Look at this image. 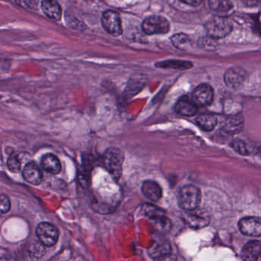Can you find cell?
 <instances>
[{
    "label": "cell",
    "mask_w": 261,
    "mask_h": 261,
    "mask_svg": "<svg viewBox=\"0 0 261 261\" xmlns=\"http://www.w3.org/2000/svg\"><path fill=\"white\" fill-rule=\"evenodd\" d=\"M103 165L115 181H118L123 172L124 155L118 148L111 147L107 149L103 155Z\"/></svg>",
    "instance_id": "1"
},
{
    "label": "cell",
    "mask_w": 261,
    "mask_h": 261,
    "mask_svg": "<svg viewBox=\"0 0 261 261\" xmlns=\"http://www.w3.org/2000/svg\"><path fill=\"white\" fill-rule=\"evenodd\" d=\"M204 28L208 37L218 40L228 36L233 30V25L227 17L218 16L207 20Z\"/></svg>",
    "instance_id": "2"
},
{
    "label": "cell",
    "mask_w": 261,
    "mask_h": 261,
    "mask_svg": "<svg viewBox=\"0 0 261 261\" xmlns=\"http://www.w3.org/2000/svg\"><path fill=\"white\" fill-rule=\"evenodd\" d=\"M201 201V192L196 186L187 185L183 186L178 192V203L183 210L191 212L198 207Z\"/></svg>",
    "instance_id": "3"
},
{
    "label": "cell",
    "mask_w": 261,
    "mask_h": 261,
    "mask_svg": "<svg viewBox=\"0 0 261 261\" xmlns=\"http://www.w3.org/2000/svg\"><path fill=\"white\" fill-rule=\"evenodd\" d=\"M169 28V21L161 16H149L142 24V30L147 35L166 34Z\"/></svg>",
    "instance_id": "4"
},
{
    "label": "cell",
    "mask_w": 261,
    "mask_h": 261,
    "mask_svg": "<svg viewBox=\"0 0 261 261\" xmlns=\"http://www.w3.org/2000/svg\"><path fill=\"white\" fill-rule=\"evenodd\" d=\"M36 235L40 242L47 247L54 246L58 242L59 231L56 226L48 222H42L36 228Z\"/></svg>",
    "instance_id": "5"
},
{
    "label": "cell",
    "mask_w": 261,
    "mask_h": 261,
    "mask_svg": "<svg viewBox=\"0 0 261 261\" xmlns=\"http://www.w3.org/2000/svg\"><path fill=\"white\" fill-rule=\"evenodd\" d=\"M101 22L107 33L114 37L120 36L123 33L121 19L117 12L113 10L105 11L102 16Z\"/></svg>",
    "instance_id": "6"
},
{
    "label": "cell",
    "mask_w": 261,
    "mask_h": 261,
    "mask_svg": "<svg viewBox=\"0 0 261 261\" xmlns=\"http://www.w3.org/2000/svg\"><path fill=\"white\" fill-rule=\"evenodd\" d=\"M247 73L240 67L229 68L224 76L226 85L232 89H239L247 80Z\"/></svg>",
    "instance_id": "7"
},
{
    "label": "cell",
    "mask_w": 261,
    "mask_h": 261,
    "mask_svg": "<svg viewBox=\"0 0 261 261\" xmlns=\"http://www.w3.org/2000/svg\"><path fill=\"white\" fill-rule=\"evenodd\" d=\"M213 100V88L207 84H201L194 90L192 94V101L197 107L210 105Z\"/></svg>",
    "instance_id": "8"
},
{
    "label": "cell",
    "mask_w": 261,
    "mask_h": 261,
    "mask_svg": "<svg viewBox=\"0 0 261 261\" xmlns=\"http://www.w3.org/2000/svg\"><path fill=\"white\" fill-rule=\"evenodd\" d=\"M240 231L246 236L259 237L261 234V220L259 217H246L238 223Z\"/></svg>",
    "instance_id": "9"
},
{
    "label": "cell",
    "mask_w": 261,
    "mask_h": 261,
    "mask_svg": "<svg viewBox=\"0 0 261 261\" xmlns=\"http://www.w3.org/2000/svg\"><path fill=\"white\" fill-rule=\"evenodd\" d=\"M244 120L242 114H237L229 116L223 124V130L227 134L234 135L239 134L244 128Z\"/></svg>",
    "instance_id": "10"
},
{
    "label": "cell",
    "mask_w": 261,
    "mask_h": 261,
    "mask_svg": "<svg viewBox=\"0 0 261 261\" xmlns=\"http://www.w3.org/2000/svg\"><path fill=\"white\" fill-rule=\"evenodd\" d=\"M24 179L30 184L39 186L42 183L43 176L42 172L36 163L33 162L27 163L22 172Z\"/></svg>",
    "instance_id": "11"
},
{
    "label": "cell",
    "mask_w": 261,
    "mask_h": 261,
    "mask_svg": "<svg viewBox=\"0 0 261 261\" xmlns=\"http://www.w3.org/2000/svg\"><path fill=\"white\" fill-rule=\"evenodd\" d=\"M261 244L259 241H251L241 250V256L244 261H258L260 256Z\"/></svg>",
    "instance_id": "12"
},
{
    "label": "cell",
    "mask_w": 261,
    "mask_h": 261,
    "mask_svg": "<svg viewBox=\"0 0 261 261\" xmlns=\"http://www.w3.org/2000/svg\"><path fill=\"white\" fill-rule=\"evenodd\" d=\"M175 111L184 117H193L198 112V107L187 96H183L175 105Z\"/></svg>",
    "instance_id": "13"
},
{
    "label": "cell",
    "mask_w": 261,
    "mask_h": 261,
    "mask_svg": "<svg viewBox=\"0 0 261 261\" xmlns=\"http://www.w3.org/2000/svg\"><path fill=\"white\" fill-rule=\"evenodd\" d=\"M143 195L152 201H157L163 196V190L160 185L152 180H146L142 185Z\"/></svg>",
    "instance_id": "14"
},
{
    "label": "cell",
    "mask_w": 261,
    "mask_h": 261,
    "mask_svg": "<svg viewBox=\"0 0 261 261\" xmlns=\"http://www.w3.org/2000/svg\"><path fill=\"white\" fill-rule=\"evenodd\" d=\"M41 165L46 172H50L53 175H57V174L60 173L61 171H62V165H61L60 160L54 154H45L42 157Z\"/></svg>",
    "instance_id": "15"
},
{
    "label": "cell",
    "mask_w": 261,
    "mask_h": 261,
    "mask_svg": "<svg viewBox=\"0 0 261 261\" xmlns=\"http://www.w3.org/2000/svg\"><path fill=\"white\" fill-rule=\"evenodd\" d=\"M42 9L45 16L53 20L58 21L62 17V8L56 1L45 0L42 3Z\"/></svg>",
    "instance_id": "16"
},
{
    "label": "cell",
    "mask_w": 261,
    "mask_h": 261,
    "mask_svg": "<svg viewBox=\"0 0 261 261\" xmlns=\"http://www.w3.org/2000/svg\"><path fill=\"white\" fill-rule=\"evenodd\" d=\"M183 220L189 227L195 229L202 228L209 224V218L206 217V215L192 212L185 214Z\"/></svg>",
    "instance_id": "17"
},
{
    "label": "cell",
    "mask_w": 261,
    "mask_h": 261,
    "mask_svg": "<svg viewBox=\"0 0 261 261\" xmlns=\"http://www.w3.org/2000/svg\"><path fill=\"white\" fill-rule=\"evenodd\" d=\"M171 253L170 243L165 239H158L149 250L151 257L155 259Z\"/></svg>",
    "instance_id": "18"
},
{
    "label": "cell",
    "mask_w": 261,
    "mask_h": 261,
    "mask_svg": "<svg viewBox=\"0 0 261 261\" xmlns=\"http://www.w3.org/2000/svg\"><path fill=\"white\" fill-rule=\"evenodd\" d=\"M195 122L203 130L212 131L218 124V119L213 114H201L197 117Z\"/></svg>",
    "instance_id": "19"
},
{
    "label": "cell",
    "mask_w": 261,
    "mask_h": 261,
    "mask_svg": "<svg viewBox=\"0 0 261 261\" xmlns=\"http://www.w3.org/2000/svg\"><path fill=\"white\" fill-rule=\"evenodd\" d=\"M155 65L157 68H165V69L170 68V69L187 70L192 68L193 64L189 61L167 60L158 62Z\"/></svg>",
    "instance_id": "20"
},
{
    "label": "cell",
    "mask_w": 261,
    "mask_h": 261,
    "mask_svg": "<svg viewBox=\"0 0 261 261\" xmlns=\"http://www.w3.org/2000/svg\"><path fill=\"white\" fill-rule=\"evenodd\" d=\"M171 42L174 47L181 50V51H187L192 47V41L189 39L187 35L184 33H178V34L174 35L171 38Z\"/></svg>",
    "instance_id": "21"
},
{
    "label": "cell",
    "mask_w": 261,
    "mask_h": 261,
    "mask_svg": "<svg viewBox=\"0 0 261 261\" xmlns=\"http://www.w3.org/2000/svg\"><path fill=\"white\" fill-rule=\"evenodd\" d=\"M150 221L154 228L160 233H168L172 227V222L166 215L152 218Z\"/></svg>",
    "instance_id": "22"
},
{
    "label": "cell",
    "mask_w": 261,
    "mask_h": 261,
    "mask_svg": "<svg viewBox=\"0 0 261 261\" xmlns=\"http://www.w3.org/2000/svg\"><path fill=\"white\" fill-rule=\"evenodd\" d=\"M230 146L240 155H251L254 151V148L253 146H250L249 143L241 139H235L230 143Z\"/></svg>",
    "instance_id": "23"
},
{
    "label": "cell",
    "mask_w": 261,
    "mask_h": 261,
    "mask_svg": "<svg viewBox=\"0 0 261 261\" xmlns=\"http://www.w3.org/2000/svg\"><path fill=\"white\" fill-rule=\"evenodd\" d=\"M208 7L212 11L218 13H225L230 11L233 9V4L230 1H223V0H212L209 1Z\"/></svg>",
    "instance_id": "24"
},
{
    "label": "cell",
    "mask_w": 261,
    "mask_h": 261,
    "mask_svg": "<svg viewBox=\"0 0 261 261\" xmlns=\"http://www.w3.org/2000/svg\"><path fill=\"white\" fill-rule=\"evenodd\" d=\"M140 212L144 216L147 217L149 219H152V218H157L162 215H166L164 210L151 204H143Z\"/></svg>",
    "instance_id": "25"
},
{
    "label": "cell",
    "mask_w": 261,
    "mask_h": 261,
    "mask_svg": "<svg viewBox=\"0 0 261 261\" xmlns=\"http://www.w3.org/2000/svg\"><path fill=\"white\" fill-rule=\"evenodd\" d=\"M143 85H144V81L141 80V79H134L133 80L129 81L127 88L125 91V99H129L131 97H134L143 88Z\"/></svg>",
    "instance_id": "26"
},
{
    "label": "cell",
    "mask_w": 261,
    "mask_h": 261,
    "mask_svg": "<svg viewBox=\"0 0 261 261\" xmlns=\"http://www.w3.org/2000/svg\"><path fill=\"white\" fill-rule=\"evenodd\" d=\"M216 41L217 40H215V39H212V38L207 36V37L199 39L198 45H199L201 48H204V50L213 51V50H215V48L218 46Z\"/></svg>",
    "instance_id": "27"
},
{
    "label": "cell",
    "mask_w": 261,
    "mask_h": 261,
    "mask_svg": "<svg viewBox=\"0 0 261 261\" xmlns=\"http://www.w3.org/2000/svg\"><path fill=\"white\" fill-rule=\"evenodd\" d=\"M7 166L12 172L18 173L21 169V162L19 157L16 155H12L10 156L7 161Z\"/></svg>",
    "instance_id": "28"
},
{
    "label": "cell",
    "mask_w": 261,
    "mask_h": 261,
    "mask_svg": "<svg viewBox=\"0 0 261 261\" xmlns=\"http://www.w3.org/2000/svg\"><path fill=\"white\" fill-rule=\"evenodd\" d=\"M10 208H11V202L10 198L7 195H0V215L10 212Z\"/></svg>",
    "instance_id": "29"
},
{
    "label": "cell",
    "mask_w": 261,
    "mask_h": 261,
    "mask_svg": "<svg viewBox=\"0 0 261 261\" xmlns=\"http://www.w3.org/2000/svg\"><path fill=\"white\" fill-rule=\"evenodd\" d=\"M42 245H43V244L41 243V244H38V247L37 244H36V246H35V247H33V248H32V254L37 258L43 256V255L45 254V248L42 247Z\"/></svg>",
    "instance_id": "30"
},
{
    "label": "cell",
    "mask_w": 261,
    "mask_h": 261,
    "mask_svg": "<svg viewBox=\"0 0 261 261\" xmlns=\"http://www.w3.org/2000/svg\"><path fill=\"white\" fill-rule=\"evenodd\" d=\"M154 261H177V256L172 253L164 255V256H160V257L155 258Z\"/></svg>",
    "instance_id": "31"
},
{
    "label": "cell",
    "mask_w": 261,
    "mask_h": 261,
    "mask_svg": "<svg viewBox=\"0 0 261 261\" xmlns=\"http://www.w3.org/2000/svg\"><path fill=\"white\" fill-rule=\"evenodd\" d=\"M181 3L188 4V5L192 6V7H198V6H199L200 4H201V1H197V0H193V1H189V0H188V1H183L182 0V1H181Z\"/></svg>",
    "instance_id": "32"
},
{
    "label": "cell",
    "mask_w": 261,
    "mask_h": 261,
    "mask_svg": "<svg viewBox=\"0 0 261 261\" xmlns=\"http://www.w3.org/2000/svg\"><path fill=\"white\" fill-rule=\"evenodd\" d=\"M0 261H17L11 256H4L0 258Z\"/></svg>",
    "instance_id": "33"
}]
</instances>
